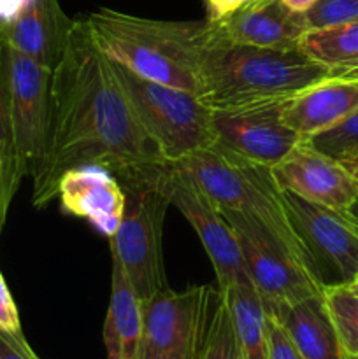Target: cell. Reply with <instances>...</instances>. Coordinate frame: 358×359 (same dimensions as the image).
Masks as SVG:
<instances>
[{
  "label": "cell",
  "instance_id": "cell-1",
  "mask_svg": "<svg viewBox=\"0 0 358 359\" xmlns=\"http://www.w3.org/2000/svg\"><path fill=\"white\" fill-rule=\"evenodd\" d=\"M167 163L112 62L95 44L86 18L74 20L62 58L51 70L44 151L32 174L34 207L42 209L56 198L60 179L70 168L98 165L125 181Z\"/></svg>",
  "mask_w": 358,
  "mask_h": 359
},
{
  "label": "cell",
  "instance_id": "cell-2",
  "mask_svg": "<svg viewBox=\"0 0 358 359\" xmlns=\"http://www.w3.org/2000/svg\"><path fill=\"white\" fill-rule=\"evenodd\" d=\"M91 37L109 60L150 81L199 93L214 21H165L100 9L86 16Z\"/></svg>",
  "mask_w": 358,
  "mask_h": 359
},
{
  "label": "cell",
  "instance_id": "cell-3",
  "mask_svg": "<svg viewBox=\"0 0 358 359\" xmlns=\"http://www.w3.org/2000/svg\"><path fill=\"white\" fill-rule=\"evenodd\" d=\"M332 76L300 48L270 49L235 44L216 34L200 70L199 98L211 111H239L283 104L304 88Z\"/></svg>",
  "mask_w": 358,
  "mask_h": 359
},
{
  "label": "cell",
  "instance_id": "cell-4",
  "mask_svg": "<svg viewBox=\"0 0 358 359\" xmlns=\"http://www.w3.org/2000/svg\"><path fill=\"white\" fill-rule=\"evenodd\" d=\"M178 165L220 209L235 210L262 224L297 262L323 277L318 262L291 223L284 189L272 167L214 146L190 154Z\"/></svg>",
  "mask_w": 358,
  "mask_h": 359
},
{
  "label": "cell",
  "instance_id": "cell-5",
  "mask_svg": "<svg viewBox=\"0 0 358 359\" xmlns=\"http://www.w3.org/2000/svg\"><path fill=\"white\" fill-rule=\"evenodd\" d=\"M112 69L168 163H179L190 154L214 146L213 111L199 95L140 77L121 63L112 62Z\"/></svg>",
  "mask_w": 358,
  "mask_h": 359
},
{
  "label": "cell",
  "instance_id": "cell-6",
  "mask_svg": "<svg viewBox=\"0 0 358 359\" xmlns=\"http://www.w3.org/2000/svg\"><path fill=\"white\" fill-rule=\"evenodd\" d=\"M150 172L125 181L118 179L125 189L126 203L121 223L109 238L111 258L118 259L142 302L167 287L164 223L171 203L150 181Z\"/></svg>",
  "mask_w": 358,
  "mask_h": 359
},
{
  "label": "cell",
  "instance_id": "cell-7",
  "mask_svg": "<svg viewBox=\"0 0 358 359\" xmlns=\"http://www.w3.org/2000/svg\"><path fill=\"white\" fill-rule=\"evenodd\" d=\"M220 210L237 238L267 318L279 321L295 304L323 294L326 284L323 277L297 262L262 224L235 210Z\"/></svg>",
  "mask_w": 358,
  "mask_h": 359
},
{
  "label": "cell",
  "instance_id": "cell-8",
  "mask_svg": "<svg viewBox=\"0 0 358 359\" xmlns=\"http://www.w3.org/2000/svg\"><path fill=\"white\" fill-rule=\"evenodd\" d=\"M150 181L167 196L186 217L199 235L218 279V290L223 291L241 283H251L242 259L241 248L221 214L220 207L206 195L188 172L178 165L167 163L150 172Z\"/></svg>",
  "mask_w": 358,
  "mask_h": 359
},
{
  "label": "cell",
  "instance_id": "cell-9",
  "mask_svg": "<svg viewBox=\"0 0 358 359\" xmlns=\"http://www.w3.org/2000/svg\"><path fill=\"white\" fill-rule=\"evenodd\" d=\"M216 293L211 286L188 287L179 293L167 286L142 302L139 354H175L197 359Z\"/></svg>",
  "mask_w": 358,
  "mask_h": 359
},
{
  "label": "cell",
  "instance_id": "cell-10",
  "mask_svg": "<svg viewBox=\"0 0 358 359\" xmlns=\"http://www.w3.org/2000/svg\"><path fill=\"white\" fill-rule=\"evenodd\" d=\"M6 56L14 160L20 174L32 177L41 161L48 132L51 70L7 44Z\"/></svg>",
  "mask_w": 358,
  "mask_h": 359
},
{
  "label": "cell",
  "instance_id": "cell-11",
  "mask_svg": "<svg viewBox=\"0 0 358 359\" xmlns=\"http://www.w3.org/2000/svg\"><path fill=\"white\" fill-rule=\"evenodd\" d=\"M283 104L239 111H213V128L218 146L256 163L276 167L302 137L283 121Z\"/></svg>",
  "mask_w": 358,
  "mask_h": 359
},
{
  "label": "cell",
  "instance_id": "cell-12",
  "mask_svg": "<svg viewBox=\"0 0 358 359\" xmlns=\"http://www.w3.org/2000/svg\"><path fill=\"white\" fill-rule=\"evenodd\" d=\"M272 170L284 191L336 212H346L358 200V181L346 165L316 151L305 140Z\"/></svg>",
  "mask_w": 358,
  "mask_h": 359
},
{
  "label": "cell",
  "instance_id": "cell-13",
  "mask_svg": "<svg viewBox=\"0 0 358 359\" xmlns=\"http://www.w3.org/2000/svg\"><path fill=\"white\" fill-rule=\"evenodd\" d=\"M295 230L307 244L316 262H323L337 273V284H344L358 273V228L343 212L307 202L284 191Z\"/></svg>",
  "mask_w": 358,
  "mask_h": 359
},
{
  "label": "cell",
  "instance_id": "cell-14",
  "mask_svg": "<svg viewBox=\"0 0 358 359\" xmlns=\"http://www.w3.org/2000/svg\"><path fill=\"white\" fill-rule=\"evenodd\" d=\"M56 198L63 212L86 219L107 238L118 230L126 203L125 189L118 177L98 165L67 170L58 182Z\"/></svg>",
  "mask_w": 358,
  "mask_h": 359
},
{
  "label": "cell",
  "instance_id": "cell-15",
  "mask_svg": "<svg viewBox=\"0 0 358 359\" xmlns=\"http://www.w3.org/2000/svg\"><path fill=\"white\" fill-rule=\"evenodd\" d=\"M218 23L221 35L235 44L295 49L309 30L305 14L293 13L281 0H251Z\"/></svg>",
  "mask_w": 358,
  "mask_h": 359
},
{
  "label": "cell",
  "instance_id": "cell-16",
  "mask_svg": "<svg viewBox=\"0 0 358 359\" xmlns=\"http://www.w3.org/2000/svg\"><path fill=\"white\" fill-rule=\"evenodd\" d=\"M354 109H358V79L330 76L284 102L281 116L305 140L339 125Z\"/></svg>",
  "mask_w": 358,
  "mask_h": 359
},
{
  "label": "cell",
  "instance_id": "cell-17",
  "mask_svg": "<svg viewBox=\"0 0 358 359\" xmlns=\"http://www.w3.org/2000/svg\"><path fill=\"white\" fill-rule=\"evenodd\" d=\"M72 23L60 0H27L7 27L6 44L53 70L62 58Z\"/></svg>",
  "mask_w": 358,
  "mask_h": 359
},
{
  "label": "cell",
  "instance_id": "cell-18",
  "mask_svg": "<svg viewBox=\"0 0 358 359\" xmlns=\"http://www.w3.org/2000/svg\"><path fill=\"white\" fill-rule=\"evenodd\" d=\"M142 340V300L133 290L125 270L112 258L111 300L104 323L107 359H133Z\"/></svg>",
  "mask_w": 358,
  "mask_h": 359
},
{
  "label": "cell",
  "instance_id": "cell-19",
  "mask_svg": "<svg viewBox=\"0 0 358 359\" xmlns=\"http://www.w3.org/2000/svg\"><path fill=\"white\" fill-rule=\"evenodd\" d=\"M277 323L302 359H346L323 294L295 304Z\"/></svg>",
  "mask_w": 358,
  "mask_h": 359
},
{
  "label": "cell",
  "instance_id": "cell-20",
  "mask_svg": "<svg viewBox=\"0 0 358 359\" xmlns=\"http://www.w3.org/2000/svg\"><path fill=\"white\" fill-rule=\"evenodd\" d=\"M220 293L230 309L242 359H269L267 316L253 284H235Z\"/></svg>",
  "mask_w": 358,
  "mask_h": 359
},
{
  "label": "cell",
  "instance_id": "cell-21",
  "mask_svg": "<svg viewBox=\"0 0 358 359\" xmlns=\"http://www.w3.org/2000/svg\"><path fill=\"white\" fill-rule=\"evenodd\" d=\"M298 48L332 76H343L358 67V20L307 30Z\"/></svg>",
  "mask_w": 358,
  "mask_h": 359
},
{
  "label": "cell",
  "instance_id": "cell-22",
  "mask_svg": "<svg viewBox=\"0 0 358 359\" xmlns=\"http://www.w3.org/2000/svg\"><path fill=\"white\" fill-rule=\"evenodd\" d=\"M323 298L344 356H358V297L333 283L325 284Z\"/></svg>",
  "mask_w": 358,
  "mask_h": 359
},
{
  "label": "cell",
  "instance_id": "cell-23",
  "mask_svg": "<svg viewBox=\"0 0 358 359\" xmlns=\"http://www.w3.org/2000/svg\"><path fill=\"white\" fill-rule=\"evenodd\" d=\"M197 359H242L230 309L220 291Z\"/></svg>",
  "mask_w": 358,
  "mask_h": 359
},
{
  "label": "cell",
  "instance_id": "cell-24",
  "mask_svg": "<svg viewBox=\"0 0 358 359\" xmlns=\"http://www.w3.org/2000/svg\"><path fill=\"white\" fill-rule=\"evenodd\" d=\"M305 142L330 158L339 161L350 160L358 151V109H354L339 125L305 139Z\"/></svg>",
  "mask_w": 358,
  "mask_h": 359
},
{
  "label": "cell",
  "instance_id": "cell-25",
  "mask_svg": "<svg viewBox=\"0 0 358 359\" xmlns=\"http://www.w3.org/2000/svg\"><path fill=\"white\" fill-rule=\"evenodd\" d=\"M358 20V0H318L305 13V23L312 28L333 27Z\"/></svg>",
  "mask_w": 358,
  "mask_h": 359
},
{
  "label": "cell",
  "instance_id": "cell-26",
  "mask_svg": "<svg viewBox=\"0 0 358 359\" xmlns=\"http://www.w3.org/2000/svg\"><path fill=\"white\" fill-rule=\"evenodd\" d=\"M9 76H7V56L6 42L0 44V147L7 153V156L14 161L13 137H11V114H9ZM18 168V165H16ZM20 172V170H18ZM23 177V175H21Z\"/></svg>",
  "mask_w": 358,
  "mask_h": 359
},
{
  "label": "cell",
  "instance_id": "cell-27",
  "mask_svg": "<svg viewBox=\"0 0 358 359\" xmlns=\"http://www.w3.org/2000/svg\"><path fill=\"white\" fill-rule=\"evenodd\" d=\"M21 174L18 172L14 161L7 156L6 151L0 147V233L6 224L7 210H9L11 200L16 193L18 186L21 182Z\"/></svg>",
  "mask_w": 358,
  "mask_h": 359
},
{
  "label": "cell",
  "instance_id": "cell-28",
  "mask_svg": "<svg viewBox=\"0 0 358 359\" xmlns=\"http://www.w3.org/2000/svg\"><path fill=\"white\" fill-rule=\"evenodd\" d=\"M267 337H269V359H302L283 326L270 318H267Z\"/></svg>",
  "mask_w": 358,
  "mask_h": 359
},
{
  "label": "cell",
  "instance_id": "cell-29",
  "mask_svg": "<svg viewBox=\"0 0 358 359\" xmlns=\"http://www.w3.org/2000/svg\"><path fill=\"white\" fill-rule=\"evenodd\" d=\"M0 359H41L34 353L23 333H7L0 330Z\"/></svg>",
  "mask_w": 358,
  "mask_h": 359
},
{
  "label": "cell",
  "instance_id": "cell-30",
  "mask_svg": "<svg viewBox=\"0 0 358 359\" xmlns=\"http://www.w3.org/2000/svg\"><path fill=\"white\" fill-rule=\"evenodd\" d=\"M0 330L7 333H21L20 314L2 276H0Z\"/></svg>",
  "mask_w": 358,
  "mask_h": 359
},
{
  "label": "cell",
  "instance_id": "cell-31",
  "mask_svg": "<svg viewBox=\"0 0 358 359\" xmlns=\"http://www.w3.org/2000/svg\"><path fill=\"white\" fill-rule=\"evenodd\" d=\"M251 0H204L207 11V20L209 21H221L244 7Z\"/></svg>",
  "mask_w": 358,
  "mask_h": 359
},
{
  "label": "cell",
  "instance_id": "cell-32",
  "mask_svg": "<svg viewBox=\"0 0 358 359\" xmlns=\"http://www.w3.org/2000/svg\"><path fill=\"white\" fill-rule=\"evenodd\" d=\"M27 0H0V23L9 27L14 18L20 14Z\"/></svg>",
  "mask_w": 358,
  "mask_h": 359
},
{
  "label": "cell",
  "instance_id": "cell-33",
  "mask_svg": "<svg viewBox=\"0 0 358 359\" xmlns=\"http://www.w3.org/2000/svg\"><path fill=\"white\" fill-rule=\"evenodd\" d=\"M290 11L298 14H305L318 0H281Z\"/></svg>",
  "mask_w": 358,
  "mask_h": 359
},
{
  "label": "cell",
  "instance_id": "cell-34",
  "mask_svg": "<svg viewBox=\"0 0 358 359\" xmlns=\"http://www.w3.org/2000/svg\"><path fill=\"white\" fill-rule=\"evenodd\" d=\"M343 214L346 216V219L350 221V223H353L354 226L358 228V200L353 203V205H351L350 210H346V212H343Z\"/></svg>",
  "mask_w": 358,
  "mask_h": 359
},
{
  "label": "cell",
  "instance_id": "cell-35",
  "mask_svg": "<svg viewBox=\"0 0 358 359\" xmlns=\"http://www.w3.org/2000/svg\"><path fill=\"white\" fill-rule=\"evenodd\" d=\"M133 359H186L181 356H175V354H139Z\"/></svg>",
  "mask_w": 358,
  "mask_h": 359
},
{
  "label": "cell",
  "instance_id": "cell-36",
  "mask_svg": "<svg viewBox=\"0 0 358 359\" xmlns=\"http://www.w3.org/2000/svg\"><path fill=\"white\" fill-rule=\"evenodd\" d=\"M343 286L346 287V290L350 291V293H353L354 297H358V273H354L353 279H350V280H347V283H344Z\"/></svg>",
  "mask_w": 358,
  "mask_h": 359
},
{
  "label": "cell",
  "instance_id": "cell-37",
  "mask_svg": "<svg viewBox=\"0 0 358 359\" xmlns=\"http://www.w3.org/2000/svg\"><path fill=\"white\" fill-rule=\"evenodd\" d=\"M343 163L346 165L347 170H350L351 174H353V177L358 181V160H347V161H343Z\"/></svg>",
  "mask_w": 358,
  "mask_h": 359
},
{
  "label": "cell",
  "instance_id": "cell-38",
  "mask_svg": "<svg viewBox=\"0 0 358 359\" xmlns=\"http://www.w3.org/2000/svg\"><path fill=\"white\" fill-rule=\"evenodd\" d=\"M6 35H7V25L0 23V44L6 42Z\"/></svg>",
  "mask_w": 358,
  "mask_h": 359
},
{
  "label": "cell",
  "instance_id": "cell-39",
  "mask_svg": "<svg viewBox=\"0 0 358 359\" xmlns=\"http://www.w3.org/2000/svg\"><path fill=\"white\" fill-rule=\"evenodd\" d=\"M343 76H344V77H351V79H358V67H357V69L350 70V72L343 74Z\"/></svg>",
  "mask_w": 358,
  "mask_h": 359
},
{
  "label": "cell",
  "instance_id": "cell-40",
  "mask_svg": "<svg viewBox=\"0 0 358 359\" xmlns=\"http://www.w3.org/2000/svg\"><path fill=\"white\" fill-rule=\"evenodd\" d=\"M350 160H358V151H357V153H354V154H353V156H351V158H350ZM346 161H347V160H346Z\"/></svg>",
  "mask_w": 358,
  "mask_h": 359
},
{
  "label": "cell",
  "instance_id": "cell-41",
  "mask_svg": "<svg viewBox=\"0 0 358 359\" xmlns=\"http://www.w3.org/2000/svg\"><path fill=\"white\" fill-rule=\"evenodd\" d=\"M346 359H358V356H346Z\"/></svg>",
  "mask_w": 358,
  "mask_h": 359
},
{
  "label": "cell",
  "instance_id": "cell-42",
  "mask_svg": "<svg viewBox=\"0 0 358 359\" xmlns=\"http://www.w3.org/2000/svg\"><path fill=\"white\" fill-rule=\"evenodd\" d=\"M0 276H2V273H0Z\"/></svg>",
  "mask_w": 358,
  "mask_h": 359
}]
</instances>
